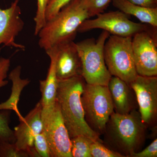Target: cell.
I'll return each instance as SVG.
<instances>
[{
	"label": "cell",
	"instance_id": "3957f363",
	"mask_svg": "<svg viewBox=\"0 0 157 157\" xmlns=\"http://www.w3.org/2000/svg\"><path fill=\"white\" fill-rule=\"evenodd\" d=\"M90 18L83 0H71L39 32V45L45 50L66 41L74 40L82 23Z\"/></svg>",
	"mask_w": 157,
	"mask_h": 157
},
{
	"label": "cell",
	"instance_id": "8992f818",
	"mask_svg": "<svg viewBox=\"0 0 157 157\" xmlns=\"http://www.w3.org/2000/svg\"><path fill=\"white\" fill-rule=\"evenodd\" d=\"M132 37L109 36L104 47L105 63L111 76L128 83L137 77L132 47Z\"/></svg>",
	"mask_w": 157,
	"mask_h": 157
},
{
	"label": "cell",
	"instance_id": "484cf974",
	"mask_svg": "<svg viewBox=\"0 0 157 157\" xmlns=\"http://www.w3.org/2000/svg\"><path fill=\"white\" fill-rule=\"evenodd\" d=\"M10 60L4 57L0 58V88L6 86L9 82L6 80L10 67Z\"/></svg>",
	"mask_w": 157,
	"mask_h": 157
},
{
	"label": "cell",
	"instance_id": "83f0119b",
	"mask_svg": "<svg viewBox=\"0 0 157 157\" xmlns=\"http://www.w3.org/2000/svg\"><path fill=\"white\" fill-rule=\"evenodd\" d=\"M131 2L147 8H157V0H128Z\"/></svg>",
	"mask_w": 157,
	"mask_h": 157
},
{
	"label": "cell",
	"instance_id": "7c38bea8",
	"mask_svg": "<svg viewBox=\"0 0 157 157\" xmlns=\"http://www.w3.org/2000/svg\"><path fill=\"white\" fill-rule=\"evenodd\" d=\"M19 0H15L9 8L0 9V45L24 50L25 45L15 42L16 37L22 30L24 22L21 17Z\"/></svg>",
	"mask_w": 157,
	"mask_h": 157
},
{
	"label": "cell",
	"instance_id": "5b68a950",
	"mask_svg": "<svg viewBox=\"0 0 157 157\" xmlns=\"http://www.w3.org/2000/svg\"><path fill=\"white\" fill-rule=\"evenodd\" d=\"M81 101L86 124L99 136L103 135L107 122L114 112L108 86L86 83Z\"/></svg>",
	"mask_w": 157,
	"mask_h": 157
},
{
	"label": "cell",
	"instance_id": "8fae6325",
	"mask_svg": "<svg viewBox=\"0 0 157 157\" xmlns=\"http://www.w3.org/2000/svg\"><path fill=\"white\" fill-rule=\"evenodd\" d=\"M50 48L54 52L56 73L58 79L82 76L81 59L73 40L62 42Z\"/></svg>",
	"mask_w": 157,
	"mask_h": 157
},
{
	"label": "cell",
	"instance_id": "ffe728a7",
	"mask_svg": "<svg viewBox=\"0 0 157 157\" xmlns=\"http://www.w3.org/2000/svg\"><path fill=\"white\" fill-rule=\"evenodd\" d=\"M49 1L50 0H37V10L34 18L35 22V36H38L39 32L46 24L45 13Z\"/></svg>",
	"mask_w": 157,
	"mask_h": 157
},
{
	"label": "cell",
	"instance_id": "7402d4cb",
	"mask_svg": "<svg viewBox=\"0 0 157 157\" xmlns=\"http://www.w3.org/2000/svg\"><path fill=\"white\" fill-rule=\"evenodd\" d=\"M92 157H124L108 148L100 140H94L90 145Z\"/></svg>",
	"mask_w": 157,
	"mask_h": 157
},
{
	"label": "cell",
	"instance_id": "30bf717a",
	"mask_svg": "<svg viewBox=\"0 0 157 157\" xmlns=\"http://www.w3.org/2000/svg\"><path fill=\"white\" fill-rule=\"evenodd\" d=\"M136 94L138 111L147 128L155 127L157 118V76L137 75L129 83Z\"/></svg>",
	"mask_w": 157,
	"mask_h": 157
},
{
	"label": "cell",
	"instance_id": "ba28073f",
	"mask_svg": "<svg viewBox=\"0 0 157 157\" xmlns=\"http://www.w3.org/2000/svg\"><path fill=\"white\" fill-rule=\"evenodd\" d=\"M42 120L51 157H72L71 139L56 103L52 107H42Z\"/></svg>",
	"mask_w": 157,
	"mask_h": 157
},
{
	"label": "cell",
	"instance_id": "44dd1931",
	"mask_svg": "<svg viewBox=\"0 0 157 157\" xmlns=\"http://www.w3.org/2000/svg\"><path fill=\"white\" fill-rule=\"evenodd\" d=\"M0 157H28V153L17 148L15 144L0 140Z\"/></svg>",
	"mask_w": 157,
	"mask_h": 157
},
{
	"label": "cell",
	"instance_id": "52a82bcc",
	"mask_svg": "<svg viewBox=\"0 0 157 157\" xmlns=\"http://www.w3.org/2000/svg\"><path fill=\"white\" fill-rule=\"evenodd\" d=\"M94 19L85 20L82 23L77 33H83L94 29H101L109 34L121 37H133L137 33L157 29L151 26L134 22L128 15L117 10L96 15Z\"/></svg>",
	"mask_w": 157,
	"mask_h": 157
},
{
	"label": "cell",
	"instance_id": "cb8c5ba5",
	"mask_svg": "<svg viewBox=\"0 0 157 157\" xmlns=\"http://www.w3.org/2000/svg\"><path fill=\"white\" fill-rule=\"evenodd\" d=\"M88 9L90 17L103 13L112 0H83Z\"/></svg>",
	"mask_w": 157,
	"mask_h": 157
},
{
	"label": "cell",
	"instance_id": "9a60e30c",
	"mask_svg": "<svg viewBox=\"0 0 157 157\" xmlns=\"http://www.w3.org/2000/svg\"><path fill=\"white\" fill-rule=\"evenodd\" d=\"M50 59V64L45 80L39 81V88L42 94L40 100L42 108L52 107L56 103V94L58 79L55 71V55L53 49L49 48L45 50Z\"/></svg>",
	"mask_w": 157,
	"mask_h": 157
},
{
	"label": "cell",
	"instance_id": "9c48e42d",
	"mask_svg": "<svg viewBox=\"0 0 157 157\" xmlns=\"http://www.w3.org/2000/svg\"><path fill=\"white\" fill-rule=\"evenodd\" d=\"M132 47L137 75L157 76V29L135 34Z\"/></svg>",
	"mask_w": 157,
	"mask_h": 157
},
{
	"label": "cell",
	"instance_id": "d6986e66",
	"mask_svg": "<svg viewBox=\"0 0 157 157\" xmlns=\"http://www.w3.org/2000/svg\"><path fill=\"white\" fill-rule=\"evenodd\" d=\"M10 113L9 110H2L0 112V140L15 143L14 131L9 127Z\"/></svg>",
	"mask_w": 157,
	"mask_h": 157
},
{
	"label": "cell",
	"instance_id": "d4e9b609",
	"mask_svg": "<svg viewBox=\"0 0 157 157\" xmlns=\"http://www.w3.org/2000/svg\"><path fill=\"white\" fill-rule=\"evenodd\" d=\"M71 0H50L45 13L46 21L53 18L62 8Z\"/></svg>",
	"mask_w": 157,
	"mask_h": 157
},
{
	"label": "cell",
	"instance_id": "4316f807",
	"mask_svg": "<svg viewBox=\"0 0 157 157\" xmlns=\"http://www.w3.org/2000/svg\"><path fill=\"white\" fill-rule=\"evenodd\" d=\"M157 139H155L148 146L141 151L132 153L130 157H157Z\"/></svg>",
	"mask_w": 157,
	"mask_h": 157
},
{
	"label": "cell",
	"instance_id": "ac0fdd59",
	"mask_svg": "<svg viewBox=\"0 0 157 157\" xmlns=\"http://www.w3.org/2000/svg\"><path fill=\"white\" fill-rule=\"evenodd\" d=\"M70 139L72 157H92L90 145L94 140L82 135Z\"/></svg>",
	"mask_w": 157,
	"mask_h": 157
},
{
	"label": "cell",
	"instance_id": "2e32d148",
	"mask_svg": "<svg viewBox=\"0 0 157 157\" xmlns=\"http://www.w3.org/2000/svg\"><path fill=\"white\" fill-rule=\"evenodd\" d=\"M116 8L127 15L137 17L141 22L157 28V8L151 9L138 6L128 0H112Z\"/></svg>",
	"mask_w": 157,
	"mask_h": 157
},
{
	"label": "cell",
	"instance_id": "6da1fadb",
	"mask_svg": "<svg viewBox=\"0 0 157 157\" xmlns=\"http://www.w3.org/2000/svg\"><path fill=\"white\" fill-rule=\"evenodd\" d=\"M147 128L138 110L126 114L114 111L105 127L102 143L124 157H130L145 143Z\"/></svg>",
	"mask_w": 157,
	"mask_h": 157
},
{
	"label": "cell",
	"instance_id": "4fadbf2b",
	"mask_svg": "<svg viewBox=\"0 0 157 157\" xmlns=\"http://www.w3.org/2000/svg\"><path fill=\"white\" fill-rule=\"evenodd\" d=\"M42 105L39 101L20 123L14 128L15 144L18 149L26 151L33 146L35 137L42 132Z\"/></svg>",
	"mask_w": 157,
	"mask_h": 157
},
{
	"label": "cell",
	"instance_id": "e0dca14e",
	"mask_svg": "<svg viewBox=\"0 0 157 157\" xmlns=\"http://www.w3.org/2000/svg\"><path fill=\"white\" fill-rule=\"evenodd\" d=\"M21 67L18 66L14 68L9 74V78L12 82V93L10 98L6 102L0 103V110H13L21 118L17 108V104L19 100L21 93L24 88L30 83L28 78L22 79L21 78Z\"/></svg>",
	"mask_w": 157,
	"mask_h": 157
},
{
	"label": "cell",
	"instance_id": "5bb4252c",
	"mask_svg": "<svg viewBox=\"0 0 157 157\" xmlns=\"http://www.w3.org/2000/svg\"><path fill=\"white\" fill-rule=\"evenodd\" d=\"M107 86L114 112L118 114H126L138 109L136 94L129 83L118 77L112 76Z\"/></svg>",
	"mask_w": 157,
	"mask_h": 157
},
{
	"label": "cell",
	"instance_id": "7a4b0ae2",
	"mask_svg": "<svg viewBox=\"0 0 157 157\" xmlns=\"http://www.w3.org/2000/svg\"><path fill=\"white\" fill-rule=\"evenodd\" d=\"M86 83L82 76L58 79L56 103L70 138L82 135L102 141L100 136L88 126L85 120L81 96Z\"/></svg>",
	"mask_w": 157,
	"mask_h": 157
},
{
	"label": "cell",
	"instance_id": "277c9868",
	"mask_svg": "<svg viewBox=\"0 0 157 157\" xmlns=\"http://www.w3.org/2000/svg\"><path fill=\"white\" fill-rule=\"evenodd\" d=\"M109 36L103 30L97 39L90 38L76 43L81 59L82 76L87 84L108 85L112 76L105 63L104 47Z\"/></svg>",
	"mask_w": 157,
	"mask_h": 157
},
{
	"label": "cell",
	"instance_id": "603a6c76",
	"mask_svg": "<svg viewBox=\"0 0 157 157\" xmlns=\"http://www.w3.org/2000/svg\"><path fill=\"white\" fill-rule=\"evenodd\" d=\"M33 147L40 157H51L48 143L43 132L38 134L34 140Z\"/></svg>",
	"mask_w": 157,
	"mask_h": 157
}]
</instances>
